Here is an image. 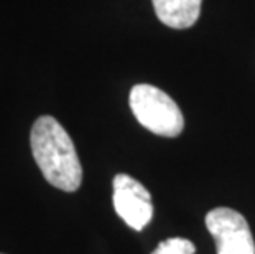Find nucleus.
Instances as JSON below:
<instances>
[{
	"label": "nucleus",
	"mask_w": 255,
	"mask_h": 254,
	"mask_svg": "<svg viewBox=\"0 0 255 254\" xmlns=\"http://www.w3.org/2000/svg\"><path fill=\"white\" fill-rule=\"evenodd\" d=\"M31 152L43 177L63 192H76L83 182V167L69 134L55 117L41 116L31 127Z\"/></svg>",
	"instance_id": "f257e3e1"
},
{
	"label": "nucleus",
	"mask_w": 255,
	"mask_h": 254,
	"mask_svg": "<svg viewBox=\"0 0 255 254\" xmlns=\"http://www.w3.org/2000/svg\"><path fill=\"white\" fill-rule=\"evenodd\" d=\"M130 109L145 129L156 136L176 137L184 127L178 104L165 91L151 84H137L130 91Z\"/></svg>",
	"instance_id": "f03ea898"
},
{
	"label": "nucleus",
	"mask_w": 255,
	"mask_h": 254,
	"mask_svg": "<svg viewBox=\"0 0 255 254\" xmlns=\"http://www.w3.org/2000/svg\"><path fill=\"white\" fill-rule=\"evenodd\" d=\"M206 228L214 238L218 254H255L252 231L244 216L231 208L211 210Z\"/></svg>",
	"instance_id": "7ed1b4c3"
},
{
	"label": "nucleus",
	"mask_w": 255,
	"mask_h": 254,
	"mask_svg": "<svg viewBox=\"0 0 255 254\" xmlns=\"http://www.w3.org/2000/svg\"><path fill=\"white\" fill-rule=\"evenodd\" d=\"M155 13L170 28H189L198 21L203 0H151Z\"/></svg>",
	"instance_id": "39448f33"
},
{
	"label": "nucleus",
	"mask_w": 255,
	"mask_h": 254,
	"mask_svg": "<svg viewBox=\"0 0 255 254\" xmlns=\"http://www.w3.org/2000/svg\"><path fill=\"white\" fill-rule=\"evenodd\" d=\"M196 248L189 240L184 238H170L161 241L151 254H194Z\"/></svg>",
	"instance_id": "423d86ee"
},
{
	"label": "nucleus",
	"mask_w": 255,
	"mask_h": 254,
	"mask_svg": "<svg viewBox=\"0 0 255 254\" xmlns=\"http://www.w3.org/2000/svg\"><path fill=\"white\" fill-rule=\"evenodd\" d=\"M114 208L117 215L133 230H143L153 218L150 192L127 174L114 178Z\"/></svg>",
	"instance_id": "20e7f679"
}]
</instances>
